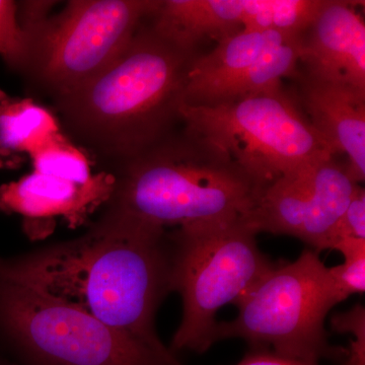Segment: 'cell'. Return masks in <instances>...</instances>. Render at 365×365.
Returning a JSON list of instances; mask_svg holds the SVG:
<instances>
[{
  "label": "cell",
  "mask_w": 365,
  "mask_h": 365,
  "mask_svg": "<svg viewBox=\"0 0 365 365\" xmlns=\"http://www.w3.org/2000/svg\"><path fill=\"white\" fill-rule=\"evenodd\" d=\"M197 54L141 26L105 71L57 97L67 124L86 143L123 160L169 135L180 120L187 73Z\"/></svg>",
  "instance_id": "2"
},
{
  "label": "cell",
  "mask_w": 365,
  "mask_h": 365,
  "mask_svg": "<svg viewBox=\"0 0 365 365\" xmlns=\"http://www.w3.org/2000/svg\"><path fill=\"white\" fill-rule=\"evenodd\" d=\"M343 240H365V192L360 185L336 227L332 250Z\"/></svg>",
  "instance_id": "20"
},
{
  "label": "cell",
  "mask_w": 365,
  "mask_h": 365,
  "mask_svg": "<svg viewBox=\"0 0 365 365\" xmlns=\"http://www.w3.org/2000/svg\"><path fill=\"white\" fill-rule=\"evenodd\" d=\"M160 0H73L46 18L44 4L19 6L31 37L29 73L57 97L85 85L123 53Z\"/></svg>",
  "instance_id": "8"
},
{
  "label": "cell",
  "mask_w": 365,
  "mask_h": 365,
  "mask_svg": "<svg viewBox=\"0 0 365 365\" xmlns=\"http://www.w3.org/2000/svg\"><path fill=\"white\" fill-rule=\"evenodd\" d=\"M343 364H344V365H347V364H346V362H345V361H344V362H343Z\"/></svg>",
  "instance_id": "23"
},
{
  "label": "cell",
  "mask_w": 365,
  "mask_h": 365,
  "mask_svg": "<svg viewBox=\"0 0 365 365\" xmlns=\"http://www.w3.org/2000/svg\"><path fill=\"white\" fill-rule=\"evenodd\" d=\"M357 2L324 0L302 40L307 76L365 93V26Z\"/></svg>",
  "instance_id": "12"
},
{
  "label": "cell",
  "mask_w": 365,
  "mask_h": 365,
  "mask_svg": "<svg viewBox=\"0 0 365 365\" xmlns=\"http://www.w3.org/2000/svg\"><path fill=\"white\" fill-rule=\"evenodd\" d=\"M0 365H18L14 364V361H11V359H7L6 356H4L2 353H0Z\"/></svg>",
  "instance_id": "22"
},
{
  "label": "cell",
  "mask_w": 365,
  "mask_h": 365,
  "mask_svg": "<svg viewBox=\"0 0 365 365\" xmlns=\"http://www.w3.org/2000/svg\"><path fill=\"white\" fill-rule=\"evenodd\" d=\"M336 304L328 267L318 251L306 250L294 262L276 264L235 302L239 313L217 324L215 343L237 338L251 348L311 364L345 360L348 349L331 345L325 330L327 314Z\"/></svg>",
  "instance_id": "7"
},
{
  "label": "cell",
  "mask_w": 365,
  "mask_h": 365,
  "mask_svg": "<svg viewBox=\"0 0 365 365\" xmlns=\"http://www.w3.org/2000/svg\"><path fill=\"white\" fill-rule=\"evenodd\" d=\"M0 279L39 289L148 346L175 356L155 329L172 292L169 230L108 207L81 237L0 257Z\"/></svg>",
  "instance_id": "1"
},
{
  "label": "cell",
  "mask_w": 365,
  "mask_h": 365,
  "mask_svg": "<svg viewBox=\"0 0 365 365\" xmlns=\"http://www.w3.org/2000/svg\"><path fill=\"white\" fill-rule=\"evenodd\" d=\"M300 98L331 155H347L346 170L360 185L365 179V93L306 76Z\"/></svg>",
  "instance_id": "14"
},
{
  "label": "cell",
  "mask_w": 365,
  "mask_h": 365,
  "mask_svg": "<svg viewBox=\"0 0 365 365\" xmlns=\"http://www.w3.org/2000/svg\"><path fill=\"white\" fill-rule=\"evenodd\" d=\"M34 170L57 175L72 181L88 182L95 178L86 155L63 135L51 141L32 155Z\"/></svg>",
  "instance_id": "16"
},
{
  "label": "cell",
  "mask_w": 365,
  "mask_h": 365,
  "mask_svg": "<svg viewBox=\"0 0 365 365\" xmlns=\"http://www.w3.org/2000/svg\"><path fill=\"white\" fill-rule=\"evenodd\" d=\"M242 215L192 223L169 232L172 292L181 295L173 353H204L215 344L216 314L235 304L274 267Z\"/></svg>",
  "instance_id": "4"
},
{
  "label": "cell",
  "mask_w": 365,
  "mask_h": 365,
  "mask_svg": "<svg viewBox=\"0 0 365 365\" xmlns=\"http://www.w3.org/2000/svg\"><path fill=\"white\" fill-rule=\"evenodd\" d=\"M272 14V0H160L150 26L197 54L206 40L218 42L241 31H270Z\"/></svg>",
  "instance_id": "13"
},
{
  "label": "cell",
  "mask_w": 365,
  "mask_h": 365,
  "mask_svg": "<svg viewBox=\"0 0 365 365\" xmlns=\"http://www.w3.org/2000/svg\"><path fill=\"white\" fill-rule=\"evenodd\" d=\"M108 207L168 230L246 215L260 192L217 151L186 132L124 160Z\"/></svg>",
  "instance_id": "3"
},
{
  "label": "cell",
  "mask_w": 365,
  "mask_h": 365,
  "mask_svg": "<svg viewBox=\"0 0 365 365\" xmlns=\"http://www.w3.org/2000/svg\"><path fill=\"white\" fill-rule=\"evenodd\" d=\"M302 36L241 31L197 54L190 64L182 104L216 107L275 90L297 74Z\"/></svg>",
  "instance_id": "9"
},
{
  "label": "cell",
  "mask_w": 365,
  "mask_h": 365,
  "mask_svg": "<svg viewBox=\"0 0 365 365\" xmlns=\"http://www.w3.org/2000/svg\"><path fill=\"white\" fill-rule=\"evenodd\" d=\"M334 250L344 257L342 264L328 268L334 299L338 304L350 295L365 292V240H343Z\"/></svg>",
  "instance_id": "17"
},
{
  "label": "cell",
  "mask_w": 365,
  "mask_h": 365,
  "mask_svg": "<svg viewBox=\"0 0 365 365\" xmlns=\"http://www.w3.org/2000/svg\"><path fill=\"white\" fill-rule=\"evenodd\" d=\"M0 353L18 365H182L64 300L4 279Z\"/></svg>",
  "instance_id": "6"
},
{
  "label": "cell",
  "mask_w": 365,
  "mask_h": 365,
  "mask_svg": "<svg viewBox=\"0 0 365 365\" xmlns=\"http://www.w3.org/2000/svg\"><path fill=\"white\" fill-rule=\"evenodd\" d=\"M333 330L341 334H351V341L348 349V365H365V309L362 304H357L346 312L336 314L332 319Z\"/></svg>",
  "instance_id": "19"
},
{
  "label": "cell",
  "mask_w": 365,
  "mask_h": 365,
  "mask_svg": "<svg viewBox=\"0 0 365 365\" xmlns=\"http://www.w3.org/2000/svg\"><path fill=\"white\" fill-rule=\"evenodd\" d=\"M114 186V175L107 173L79 182L33 170L0 186V211L21 215L24 232L31 240L44 239L52 234L56 218H63L73 228L88 222L98 207L109 202Z\"/></svg>",
  "instance_id": "10"
},
{
  "label": "cell",
  "mask_w": 365,
  "mask_h": 365,
  "mask_svg": "<svg viewBox=\"0 0 365 365\" xmlns=\"http://www.w3.org/2000/svg\"><path fill=\"white\" fill-rule=\"evenodd\" d=\"M62 136L51 113L32 100H18L0 91V169L11 168L14 153L32 155Z\"/></svg>",
  "instance_id": "15"
},
{
  "label": "cell",
  "mask_w": 365,
  "mask_h": 365,
  "mask_svg": "<svg viewBox=\"0 0 365 365\" xmlns=\"http://www.w3.org/2000/svg\"><path fill=\"white\" fill-rule=\"evenodd\" d=\"M31 37L19 18L18 2L0 0V57L9 68L28 72Z\"/></svg>",
  "instance_id": "18"
},
{
  "label": "cell",
  "mask_w": 365,
  "mask_h": 365,
  "mask_svg": "<svg viewBox=\"0 0 365 365\" xmlns=\"http://www.w3.org/2000/svg\"><path fill=\"white\" fill-rule=\"evenodd\" d=\"M237 365H319L307 364V362L299 361L285 359L279 356L268 349L261 348H251L250 351L245 355L244 359ZM344 365V364H341Z\"/></svg>",
  "instance_id": "21"
},
{
  "label": "cell",
  "mask_w": 365,
  "mask_h": 365,
  "mask_svg": "<svg viewBox=\"0 0 365 365\" xmlns=\"http://www.w3.org/2000/svg\"><path fill=\"white\" fill-rule=\"evenodd\" d=\"M179 117L187 134L217 151L260 193L309 163L334 158L282 86L216 107L182 104Z\"/></svg>",
  "instance_id": "5"
},
{
  "label": "cell",
  "mask_w": 365,
  "mask_h": 365,
  "mask_svg": "<svg viewBox=\"0 0 365 365\" xmlns=\"http://www.w3.org/2000/svg\"><path fill=\"white\" fill-rule=\"evenodd\" d=\"M309 165L264 189L242 217L257 234L290 235L314 251L332 250L341 215L323 187L309 174Z\"/></svg>",
  "instance_id": "11"
}]
</instances>
